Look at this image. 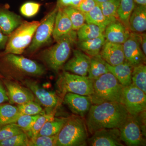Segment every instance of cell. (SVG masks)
I'll use <instances>...</instances> for the list:
<instances>
[{
    "mask_svg": "<svg viewBox=\"0 0 146 146\" xmlns=\"http://www.w3.org/2000/svg\"><path fill=\"white\" fill-rule=\"evenodd\" d=\"M67 118H54L45 123L36 136H54L59 132Z\"/></svg>",
    "mask_w": 146,
    "mask_h": 146,
    "instance_id": "obj_28",
    "label": "cell"
},
{
    "mask_svg": "<svg viewBox=\"0 0 146 146\" xmlns=\"http://www.w3.org/2000/svg\"><path fill=\"white\" fill-rule=\"evenodd\" d=\"M129 29L135 33L146 31V6L135 5L129 18Z\"/></svg>",
    "mask_w": 146,
    "mask_h": 146,
    "instance_id": "obj_21",
    "label": "cell"
},
{
    "mask_svg": "<svg viewBox=\"0 0 146 146\" xmlns=\"http://www.w3.org/2000/svg\"><path fill=\"white\" fill-rule=\"evenodd\" d=\"M88 139V130L83 118L71 116L67 118L58 133L56 146H86Z\"/></svg>",
    "mask_w": 146,
    "mask_h": 146,
    "instance_id": "obj_3",
    "label": "cell"
},
{
    "mask_svg": "<svg viewBox=\"0 0 146 146\" xmlns=\"http://www.w3.org/2000/svg\"><path fill=\"white\" fill-rule=\"evenodd\" d=\"M65 104L75 115L84 118L88 114L93 104L89 96L68 93L63 97Z\"/></svg>",
    "mask_w": 146,
    "mask_h": 146,
    "instance_id": "obj_15",
    "label": "cell"
},
{
    "mask_svg": "<svg viewBox=\"0 0 146 146\" xmlns=\"http://www.w3.org/2000/svg\"><path fill=\"white\" fill-rule=\"evenodd\" d=\"M73 30L70 18L63 9L58 8L56 16L52 37L55 41Z\"/></svg>",
    "mask_w": 146,
    "mask_h": 146,
    "instance_id": "obj_20",
    "label": "cell"
},
{
    "mask_svg": "<svg viewBox=\"0 0 146 146\" xmlns=\"http://www.w3.org/2000/svg\"><path fill=\"white\" fill-rule=\"evenodd\" d=\"M84 14L86 23L94 24L104 30L111 23L104 15L99 6L98 4L92 10Z\"/></svg>",
    "mask_w": 146,
    "mask_h": 146,
    "instance_id": "obj_27",
    "label": "cell"
},
{
    "mask_svg": "<svg viewBox=\"0 0 146 146\" xmlns=\"http://www.w3.org/2000/svg\"><path fill=\"white\" fill-rule=\"evenodd\" d=\"M70 20L73 30H78L86 23L85 14L77 8L72 6L61 8Z\"/></svg>",
    "mask_w": 146,
    "mask_h": 146,
    "instance_id": "obj_31",
    "label": "cell"
},
{
    "mask_svg": "<svg viewBox=\"0 0 146 146\" xmlns=\"http://www.w3.org/2000/svg\"><path fill=\"white\" fill-rule=\"evenodd\" d=\"M73 57L66 62L62 69L78 75L87 76L91 56L78 49L73 50Z\"/></svg>",
    "mask_w": 146,
    "mask_h": 146,
    "instance_id": "obj_13",
    "label": "cell"
},
{
    "mask_svg": "<svg viewBox=\"0 0 146 146\" xmlns=\"http://www.w3.org/2000/svg\"><path fill=\"white\" fill-rule=\"evenodd\" d=\"M136 38L138 40L141 49L145 55H146V34L145 33H135Z\"/></svg>",
    "mask_w": 146,
    "mask_h": 146,
    "instance_id": "obj_42",
    "label": "cell"
},
{
    "mask_svg": "<svg viewBox=\"0 0 146 146\" xmlns=\"http://www.w3.org/2000/svg\"><path fill=\"white\" fill-rule=\"evenodd\" d=\"M54 113L55 112H54L50 113L40 114L31 130L27 133L30 138L36 136L45 123L54 117Z\"/></svg>",
    "mask_w": 146,
    "mask_h": 146,
    "instance_id": "obj_33",
    "label": "cell"
},
{
    "mask_svg": "<svg viewBox=\"0 0 146 146\" xmlns=\"http://www.w3.org/2000/svg\"><path fill=\"white\" fill-rule=\"evenodd\" d=\"M104 35L94 39L78 41L76 44L78 49L91 57L100 54L102 48L105 42Z\"/></svg>",
    "mask_w": 146,
    "mask_h": 146,
    "instance_id": "obj_23",
    "label": "cell"
},
{
    "mask_svg": "<svg viewBox=\"0 0 146 146\" xmlns=\"http://www.w3.org/2000/svg\"><path fill=\"white\" fill-rule=\"evenodd\" d=\"M134 1L137 5L146 6V0H134Z\"/></svg>",
    "mask_w": 146,
    "mask_h": 146,
    "instance_id": "obj_45",
    "label": "cell"
},
{
    "mask_svg": "<svg viewBox=\"0 0 146 146\" xmlns=\"http://www.w3.org/2000/svg\"><path fill=\"white\" fill-rule=\"evenodd\" d=\"M121 103L129 115L137 116L145 111L146 94L131 83L123 88Z\"/></svg>",
    "mask_w": 146,
    "mask_h": 146,
    "instance_id": "obj_9",
    "label": "cell"
},
{
    "mask_svg": "<svg viewBox=\"0 0 146 146\" xmlns=\"http://www.w3.org/2000/svg\"><path fill=\"white\" fill-rule=\"evenodd\" d=\"M142 125L139 115L133 116L129 114L125 122L119 128L122 141L127 146L144 145Z\"/></svg>",
    "mask_w": 146,
    "mask_h": 146,
    "instance_id": "obj_8",
    "label": "cell"
},
{
    "mask_svg": "<svg viewBox=\"0 0 146 146\" xmlns=\"http://www.w3.org/2000/svg\"><path fill=\"white\" fill-rule=\"evenodd\" d=\"M131 81V83L146 94V66L144 63L133 66Z\"/></svg>",
    "mask_w": 146,
    "mask_h": 146,
    "instance_id": "obj_30",
    "label": "cell"
},
{
    "mask_svg": "<svg viewBox=\"0 0 146 146\" xmlns=\"http://www.w3.org/2000/svg\"><path fill=\"white\" fill-rule=\"evenodd\" d=\"M41 4L39 3L33 1L27 2L21 5L20 12L25 17L31 18L38 13Z\"/></svg>",
    "mask_w": 146,
    "mask_h": 146,
    "instance_id": "obj_39",
    "label": "cell"
},
{
    "mask_svg": "<svg viewBox=\"0 0 146 146\" xmlns=\"http://www.w3.org/2000/svg\"><path fill=\"white\" fill-rule=\"evenodd\" d=\"M39 23V21H23L9 36L4 54L21 55L23 54L31 43Z\"/></svg>",
    "mask_w": 146,
    "mask_h": 146,
    "instance_id": "obj_5",
    "label": "cell"
},
{
    "mask_svg": "<svg viewBox=\"0 0 146 146\" xmlns=\"http://www.w3.org/2000/svg\"><path fill=\"white\" fill-rule=\"evenodd\" d=\"M17 107L22 115H40L43 113L42 106L34 101L18 105Z\"/></svg>",
    "mask_w": 146,
    "mask_h": 146,
    "instance_id": "obj_35",
    "label": "cell"
},
{
    "mask_svg": "<svg viewBox=\"0 0 146 146\" xmlns=\"http://www.w3.org/2000/svg\"><path fill=\"white\" fill-rule=\"evenodd\" d=\"M57 134L54 136H39L30 138L29 146H56Z\"/></svg>",
    "mask_w": 146,
    "mask_h": 146,
    "instance_id": "obj_37",
    "label": "cell"
},
{
    "mask_svg": "<svg viewBox=\"0 0 146 146\" xmlns=\"http://www.w3.org/2000/svg\"><path fill=\"white\" fill-rule=\"evenodd\" d=\"M87 140L92 146H123L119 128H105L97 130Z\"/></svg>",
    "mask_w": 146,
    "mask_h": 146,
    "instance_id": "obj_12",
    "label": "cell"
},
{
    "mask_svg": "<svg viewBox=\"0 0 146 146\" xmlns=\"http://www.w3.org/2000/svg\"><path fill=\"white\" fill-rule=\"evenodd\" d=\"M105 30L93 24L85 23L77 31L78 41L94 39L104 35Z\"/></svg>",
    "mask_w": 146,
    "mask_h": 146,
    "instance_id": "obj_24",
    "label": "cell"
},
{
    "mask_svg": "<svg viewBox=\"0 0 146 146\" xmlns=\"http://www.w3.org/2000/svg\"><path fill=\"white\" fill-rule=\"evenodd\" d=\"M42 1L47 0H42ZM82 0H56V5L58 8H63L68 6L76 7Z\"/></svg>",
    "mask_w": 146,
    "mask_h": 146,
    "instance_id": "obj_41",
    "label": "cell"
},
{
    "mask_svg": "<svg viewBox=\"0 0 146 146\" xmlns=\"http://www.w3.org/2000/svg\"><path fill=\"white\" fill-rule=\"evenodd\" d=\"M107 63L101 56L100 55H97L91 57L90 67L87 77L90 79L98 78L106 73L108 72Z\"/></svg>",
    "mask_w": 146,
    "mask_h": 146,
    "instance_id": "obj_25",
    "label": "cell"
},
{
    "mask_svg": "<svg viewBox=\"0 0 146 146\" xmlns=\"http://www.w3.org/2000/svg\"><path fill=\"white\" fill-rule=\"evenodd\" d=\"M9 100L13 103L23 104L31 101H34L35 97L28 88L23 87L13 82H5Z\"/></svg>",
    "mask_w": 146,
    "mask_h": 146,
    "instance_id": "obj_17",
    "label": "cell"
},
{
    "mask_svg": "<svg viewBox=\"0 0 146 146\" xmlns=\"http://www.w3.org/2000/svg\"><path fill=\"white\" fill-rule=\"evenodd\" d=\"M125 60L132 66L145 63L146 56L141 49L134 33L130 35L123 44Z\"/></svg>",
    "mask_w": 146,
    "mask_h": 146,
    "instance_id": "obj_14",
    "label": "cell"
},
{
    "mask_svg": "<svg viewBox=\"0 0 146 146\" xmlns=\"http://www.w3.org/2000/svg\"><path fill=\"white\" fill-rule=\"evenodd\" d=\"M93 81L94 94L90 96L93 104L106 102L121 103L123 87L112 73H106Z\"/></svg>",
    "mask_w": 146,
    "mask_h": 146,
    "instance_id": "obj_4",
    "label": "cell"
},
{
    "mask_svg": "<svg viewBox=\"0 0 146 146\" xmlns=\"http://www.w3.org/2000/svg\"><path fill=\"white\" fill-rule=\"evenodd\" d=\"M23 22V18L6 7H0V31L9 35Z\"/></svg>",
    "mask_w": 146,
    "mask_h": 146,
    "instance_id": "obj_19",
    "label": "cell"
},
{
    "mask_svg": "<svg viewBox=\"0 0 146 146\" xmlns=\"http://www.w3.org/2000/svg\"><path fill=\"white\" fill-rule=\"evenodd\" d=\"M128 115L121 103L106 102L92 104L85 122L87 130L92 134L102 129H119L125 122Z\"/></svg>",
    "mask_w": 146,
    "mask_h": 146,
    "instance_id": "obj_1",
    "label": "cell"
},
{
    "mask_svg": "<svg viewBox=\"0 0 146 146\" xmlns=\"http://www.w3.org/2000/svg\"><path fill=\"white\" fill-rule=\"evenodd\" d=\"M24 84L32 92L39 103L45 108L47 113L55 112L54 109L59 102V99L56 94L44 89L33 80H27Z\"/></svg>",
    "mask_w": 146,
    "mask_h": 146,
    "instance_id": "obj_11",
    "label": "cell"
},
{
    "mask_svg": "<svg viewBox=\"0 0 146 146\" xmlns=\"http://www.w3.org/2000/svg\"><path fill=\"white\" fill-rule=\"evenodd\" d=\"M121 0H109L98 4L104 15L110 22L119 21L117 14L118 7Z\"/></svg>",
    "mask_w": 146,
    "mask_h": 146,
    "instance_id": "obj_32",
    "label": "cell"
},
{
    "mask_svg": "<svg viewBox=\"0 0 146 146\" xmlns=\"http://www.w3.org/2000/svg\"><path fill=\"white\" fill-rule=\"evenodd\" d=\"M26 132L19 133L11 138L0 142V146H28L29 139Z\"/></svg>",
    "mask_w": 146,
    "mask_h": 146,
    "instance_id": "obj_34",
    "label": "cell"
},
{
    "mask_svg": "<svg viewBox=\"0 0 146 146\" xmlns=\"http://www.w3.org/2000/svg\"><path fill=\"white\" fill-rule=\"evenodd\" d=\"M109 72L112 73L123 87L132 83L131 74L133 66L126 61L119 65L112 66L107 63Z\"/></svg>",
    "mask_w": 146,
    "mask_h": 146,
    "instance_id": "obj_22",
    "label": "cell"
},
{
    "mask_svg": "<svg viewBox=\"0 0 146 146\" xmlns=\"http://www.w3.org/2000/svg\"><path fill=\"white\" fill-rule=\"evenodd\" d=\"M77 41V32L72 30L58 39L54 45L42 51L40 58L48 68L57 72L63 69Z\"/></svg>",
    "mask_w": 146,
    "mask_h": 146,
    "instance_id": "obj_2",
    "label": "cell"
},
{
    "mask_svg": "<svg viewBox=\"0 0 146 146\" xmlns=\"http://www.w3.org/2000/svg\"><path fill=\"white\" fill-rule=\"evenodd\" d=\"M9 100L7 92L4 88L3 84L0 81V105Z\"/></svg>",
    "mask_w": 146,
    "mask_h": 146,
    "instance_id": "obj_43",
    "label": "cell"
},
{
    "mask_svg": "<svg viewBox=\"0 0 146 146\" xmlns=\"http://www.w3.org/2000/svg\"><path fill=\"white\" fill-rule=\"evenodd\" d=\"M5 60L11 68L25 76H40L44 74L46 70L44 66L35 60L20 55L7 54Z\"/></svg>",
    "mask_w": 146,
    "mask_h": 146,
    "instance_id": "obj_10",
    "label": "cell"
},
{
    "mask_svg": "<svg viewBox=\"0 0 146 146\" xmlns=\"http://www.w3.org/2000/svg\"><path fill=\"white\" fill-rule=\"evenodd\" d=\"M8 38L9 36L4 34L0 31V50L5 48Z\"/></svg>",
    "mask_w": 146,
    "mask_h": 146,
    "instance_id": "obj_44",
    "label": "cell"
},
{
    "mask_svg": "<svg viewBox=\"0 0 146 146\" xmlns=\"http://www.w3.org/2000/svg\"><path fill=\"white\" fill-rule=\"evenodd\" d=\"M58 8L56 5L40 22L31 43L26 49V52L29 54L34 53L50 42Z\"/></svg>",
    "mask_w": 146,
    "mask_h": 146,
    "instance_id": "obj_7",
    "label": "cell"
},
{
    "mask_svg": "<svg viewBox=\"0 0 146 146\" xmlns=\"http://www.w3.org/2000/svg\"><path fill=\"white\" fill-rule=\"evenodd\" d=\"M109 0H95V1L96 2L97 4L101 3L107 1Z\"/></svg>",
    "mask_w": 146,
    "mask_h": 146,
    "instance_id": "obj_46",
    "label": "cell"
},
{
    "mask_svg": "<svg viewBox=\"0 0 146 146\" xmlns=\"http://www.w3.org/2000/svg\"><path fill=\"white\" fill-rule=\"evenodd\" d=\"M135 5L134 0H121L118 7L117 14L119 20L129 29V18Z\"/></svg>",
    "mask_w": 146,
    "mask_h": 146,
    "instance_id": "obj_29",
    "label": "cell"
},
{
    "mask_svg": "<svg viewBox=\"0 0 146 146\" xmlns=\"http://www.w3.org/2000/svg\"><path fill=\"white\" fill-rule=\"evenodd\" d=\"M97 5L95 0H82L76 7L84 13H86L92 10Z\"/></svg>",
    "mask_w": 146,
    "mask_h": 146,
    "instance_id": "obj_40",
    "label": "cell"
},
{
    "mask_svg": "<svg viewBox=\"0 0 146 146\" xmlns=\"http://www.w3.org/2000/svg\"><path fill=\"white\" fill-rule=\"evenodd\" d=\"M21 114L17 106L11 104L0 105V127L13 123Z\"/></svg>",
    "mask_w": 146,
    "mask_h": 146,
    "instance_id": "obj_26",
    "label": "cell"
},
{
    "mask_svg": "<svg viewBox=\"0 0 146 146\" xmlns=\"http://www.w3.org/2000/svg\"><path fill=\"white\" fill-rule=\"evenodd\" d=\"M40 115H21L13 124L21 128L24 132L27 133L31 130L35 121Z\"/></svg>",
    "mask_w": 146,
    "mask_h": 146,
    "instance_id": "obj_36",
    "label": "cell"
},
{
    "mask_svg": "<svg viewBox=\"0 0 146 146\" xmlns=\"http://www.w3.org/2000/svg\"><path fill=\"white\" fill-rule=\"evenodd\" d=\"M24 132L15 124L10 123L0 127V142Z\"/></svg>",
    "mask_w": 146,
    "mask_h": 146,
    "instance_id": "obj_38",
    "label": "cell"
},
{
    "mask_svg": "<svg viewBox=\"0 0 146 146\" xmlns=\"http://www.w3.org/2000/svg\"><path fill=\"white\" fill-rule=\"evenodd\" d=\"M129 30L120 21L111 22L106 28V40L112 43L123 44L129 37Z\"/></svg>",
    "mask_w": 146,
    "mask_h": 146,
    "instance_id": "obj_18",
    "label": "cell"
},
{
    "mask_svg": "<svg viewBox=\"0 0 146 146\" xmlns=\"http://www.w3.org/2000/svg\"><path fill=\"white\" fill-rule=\"evenodd\" d=\"M56 85L63 97L68 93L91 96L94 94L93 81L83 76L64 71L58 76Z\"/></svg>",
    "mask_w": 146,
    "mask_h": 146,
    "instance_id": "obj_6",
    "label": "cell"
},
{
    "mask_svg": "<svg viewBox=\"0 0 146 146\" xmlns=\"http://www.w3.org/2000/svg\"><path fill=\"white\" fill-rule=\"evenodd\" d=\"M100 54L108 64L115 66L125 61L123 44L108 42L106 40Z\"/></svg>",
    "mask_w": 146,
    "mask_h": 146,
    "instance_id": "obj_16",
    "label": "cell"
}]
</instances>
